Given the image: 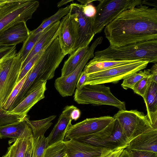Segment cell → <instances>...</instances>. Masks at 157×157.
<instances>
[{
	"label": "cell",
	"mask_w": 157,
	"mask_h": 157,
	"mask_svg": "<svg viewBox=\"0 0 157 157\" xmlns=\"http://www.w3.org/2000/svg\"><path fill=\"white\" fill-rule=\"evenodd\" d=\"M109 46L157 39V8L141 4L122 12L105 28Z\"/></svg>",
	"instance_id": "6da1fadb"
},
{
	"label": "cell",
	"mask_w": 157,
	"mask_h": 157,
	"mask_svg": "<svg viewBox=\"0 0 157 157\" xmlns=\"http://www.w3.org/2000/svg\"><path fill=\"white\" fill-rule=\"evenodd\" d=\"M93 59L108 60H143L157 62V39L138 42L120 47L109 46L98 50Z\"/></svg>",
	"instance_id": "7a4b0ae2"
},
{
	"label": "cell",
	"mask_w": 157,
	"mask_h": 157,
	"mask_svg": "<svg viewBox=\"0 0 157 157\" xmlns=\"http://www.w3.org/2000/svg\"><path fill=\"white\" fill-rule=\"evenodd\" d=\"M74 100L78 104L108 105L126 110L125 103L117 99L111 93L110 88L103 84H87L74 93Z\"/></svg>",
	"instance_id": "3957f363"
},
{
	"label": "cell",
	"mask_w": 157,
	"mask_h": 157,
	"mask_svg": "<svg viewBox=\"0 0 157 157\" xmlns=\"http://www.w3.org/2000/svg\"><path fill=\"white\" fill-rule=\"evenodd\" d=\"M39 6L35 0H13L0 9V34L11 26L32 18Z\"/></svg>",
	"instance_id": "277c9868"
},
{
	"label": "cell",
	"mask_w": 157,
	"mask_h": 157,
	"mask_svg": "<svg viewBox=\"0 0 157 157\" xmlns=\"http://www.w3.org/2000/svg\"><path fill=\"white\" fill-rule=\"evenodd\" d=\"M96 7L93 31L95 34L103 29L124 11L142 4V0H100Z\"/></svg>",
	"instance_id": "5b68a950"
},
{
	"label": "cell",
	"mask_w": 157,
	"mask_h": 157,
	"mask_svg": "<svg viewBox=\"0 0 157 157\" xmlns=\"http://www.w3.org/2000/svg\"><path fill=\"white\" fill-rule=\"evenodd\" d=\"M22 63L17 50L0 60V105L2 107L16 85Z\"/></svg>",
	"instance_id": "8992f818"
},
{
	"label": "cell",
	"mask_w": 157,
	"mask_h": 157,
	"mask_svg": "<svg viewBox=\"0 0 157 157\" xmlns=\"http://www.w3.org/2000/svg\"><path fill=\"white\" fill-rule=\"evenodd\" d=\"M73 140L94 146L109 149L126 147L129 142L118 121L115 119L105 128L97 133Z\"/></svg>",
	"instance_id": "52a82bcc"
},
{
	"label": "cell",
	"mask_w": 157,
	"mask_h": 157,
	"mask_svg": "<svg viewBox=\"0 0 157 157\" xmlns=\"http://www.w3.org/2000/svg\"><path fill=\"white\" fill-rule=\"evenodd\" d=\"M118 121L122 130L129 141L154 128L146 115L136 109L119 110L113 117Z\"/></svg>",
	"instance_id": "ba28073f"
},
{
	"label": "cell",
	"mask_w": 157,
	"mask_h": 157,
	"mask_svg": "<svg viewBox=\"0 0 157 157\" xmlns=\"http://www.w3.org/2000/svg\"><path fill=\"white\" fill-rule=\"evenodd\" d=\"M149 63L147 61L139 60L87 74L85 85L116 83L132 74L145 68Z\"/></svg>",
	"instance_id": "9c48e42d"
},
{
	"label": "cell",
	"mask_w": 157,
	"mask_h": 157,
	"mask_svg": "<svg viewBox=\"0 0 157 157\" xmlns=\"http://www.w3.org/2000/svg\"><path fill=\"white\" fill-rule=\"evenodd\" d=\"M102 36L98 37L89 47L84 59L76 68L68 75L60 76L55 80V88L62 97L71 96L74 93L77 82L81 72L88 60L94 57L95 49L102 43Z\"/></svg>",
	"instance_id": "30bf717a"
},
{
	"label": "cell",
	"mask_w": 157,
	"mask_h": 157,
	"mask_svg": "<svg viewBox=\"0 0 157 157\" xmlns=\"http://www.w3.org/2000/svg\"><path fill=\"white\" fill-rule=\"evenodd\" d=\"M77 18L70 10L69 13L60 21L58 36L61 51L65 56L72 52L78 38Z\"/></svg>",
	"instance_id": "8fae6325"
},
{
	"label": "cell",
	"mask_w": 157,
	"mask_h": 157,
	"mask_svg": "<svg viewBox=\"0 0 157 157\" xmlns=\"http://www.w3.org/2000/svg\"><path fill=\"white\" fill-rule=\"evenodd\" d=\"M114 120L113 117L104 116L86 118L73 125L71 124L66 132L64 141L97 133L105 128Z\"/></svg>",
	"instance_id": "7c38bea8"
},
{
	"label": "cell",
	"mask_w": 157,
	"mask_h": 157,
	"mask_svg": "<svg viewBox=\"0 0 157 157\" xmlns=\"http://www.w3.org/2000/svg\"><path fill=\"white\" fill-rule=\"evenodd\" d=\"M70 5L71 12L77 17L79 27L78 38L73 52L79 48L89 45L95 35L93 31L94 20L87 17L84 14L80 4L72 3Z\"/></svg>",
	"instance_id": "4fadbf2b"
},
{
	"label": "cell",
	"mask_w": 157,
	"mask_h": 157,
	"mask_svg": "<svg viewBox=\"0 0 157 157\" xmlns=\"http://www.w3.org/2000/svg\"><path fill=\"white\" fill-rule=\"evenodd\" d=\"M49 51V48L48 46L28 72L27 76L16 97L12 110L27 97L30 90L33 87L36 80L41 72L47 60Z\"/></svg>",
	"instance_id": "5bb4252c"
},
{
	"label": "cell",
	"mask_w": 157,
	"mask_h": 157,
	"mask_svg": "<svg viewBox=\"0 0 157 157\" xmlns=\"http://www.w3.org/2000/svg\"><path fill=\"white\" fill-rule=\"evenodd\" d=\"M47 81L40 80L37 82L30 90L27 97L10 113L27 116L31 109L37 102L45 97Z\"/></svg>",
	"instance_id": "9a60e30c"
},
{
	"label": "cell",
	"mask_w": 157,
	"mask_h": 157,
	"mask_svg": "<svg viewBox=\"0 0 157 157\" xmlns=\"http://www.w3.org/2000/svg\"><path fill=\"white\" fill-rule=\"evenodd\" d=\"M30 33L26 22H19L0 34V47L16 46L23 43L29 36Z\"/></svg>",
	"instance_id": "2e32d148"
},
{
	"label": "cell",
	"mask_w": 157,
	"mask_h": 157,
	"mask_svg": "<svg viewBox=\"0 0 157 157\" xmlns=\"http://www.w3.org/2000/svg\"><path fill=\"white\" fill-rule=\"evenodd\" d=\"M60 21L48 26L42 32L27 57L22 63L21 70L36 55L46 48L58 36Z\"/></svg>",
	"instance_id": "e0dca14e"
},
{
	"label": "cell",
	"mask_w": 157,
	"mask_h": 157,
	"mask_svg": "<svg viewBox=\"0 0 157 157\" xmlns=\"http://www.w3.org/2000/svg\"><path fill=\"white\" fill-rule=\"evenodd\" d=\"M75 107L73 105H67L64 108L57 122L47 137L48 146L59 141H64L66 132L71 124V113Z\"/></svg>",
	"instance_id": "ac0fdd59"
},
{
	"label": "cell",
	"mask_w": 157,
	"mask_h": 157,
	"mask_svg": "<svg viewBox=\"0 0 157 157\" xmlns=\"http://www.w3.org/2000/svg\"><path fill=\"white\" fill-rule=\"evenodd\" d=\"M64 142L66 146L65 157H99L104 148L73 139Z\"/></svg>",
	"instance_id": "d6986e66"
},
{
	"label": "cell",
	"mask_w": 157,
	"mask_h": 157,
	"mask_svg": "<svg viewBox=\"0 0 157 157\" xmlns=\"http://www.w3.org/2000/svg\"><path fill=\"white\" fill-rule=\"evenodd\" d=\"M128 150H141L157 153V129L144 133L130 141L125 148Z\"/></svg>",
	"instance_id": "ffe728a7"
},
{
	"label": "cell",
	"mask_w": 157,
	"mask_h": 157,
	"mask_svg": "<svg viewBox=\"0 0 157 157\" xmlns=\"http://www.w3.org/2000/svg\"><path fill=\"white\" fill-rule=\"evenodd\" d=\"M33 140L32 130L28 125L20 136L9 141L12 145L8 148L10 157H25L26 152Z\"/></svg>",
	"instance_id": "44dd1931"
},
{
	"label": "cell",
	"mask_w": 157,
	"mask_h": 157,
	"mask_svg": "<svg viewBox=\"0 0 157 157\" xmlns=\"http://www.w3.org/2000/svg\"><path fill=\"white\" fill-rule=\"evenodd\" d=\"M147 114L151 125L157 129V83L152 81L145 99Z\"/></svg>",
	"instance_id": "7402d4cb"
},
{
	"label": "cell",
	"mask_w": 157,
	"mask_h": 157,
	"mask_svg": "<svg viewBox=\"0 0 157 157\" xmlns=\"http://www.w3.org/2000/svg\"><path fill=\"white\" fill-rule=\"evenodd\" d=\"M138 61L139 60H108L93 59L86 63L83 71L89 74Z\"/></svg>",
	"instance_id": "603a6c76"
},
{
	"label": "cell",
	"mask_w": 157,
	"mask_h": 157,
	"mask_svg": "<svg viewBox=\"0 0 157 157\" xmlns=\"http://www.w3.org/2000/svg\"><path fill=\"white\" fill-rule=\"evenodd\" d=\"M89 47L87 45L79 48L70 55L61 69V77L68 75L76 68L84 59Z\"/></svg>",
	"instance_id": "cb8c5ba5"
},
{
	"label": "cell",
	"mask_w": 157,
	"mask_h": 157,
	"mask_svg": "<svg viewBox=\"0 0 157 157\" xmlns=\"http://www.w3.org/2000/svg\"><path fill=\"white\" fill-rule=\"evenodd\" d=\"M56 117V115H53L43 119L31 121L26 116L24 120L32 130L33 139H35L44 136L46 131L52 125V121Z\"/></svg>",
	"instance_id": "d4e9b609"
},
{
	"label": "cell",
	"mask_w": 157,
	"mask_h": 157,
	"mask_svg": "<svg viewBox=\"0 0 157 157\" xmlns=\"http://www.w3.org/2000/svg\"><path fill=\"white\" fill-rule=\"evenodd\" d=\"M28 125L25 120L10 124L0 126V139L18 138Z\"/></svg>",
	"instance_id": "484cf974"
},
{
	"label": "cell",
	"mask_w": 157,
	"mask_h": 157,
	"mask_svg": "<svg viewBox=\"0 0 157 157\" xmlns=\"http://www.w3.org/2000/svg\"><path fill=\"white\" fill-rule=\"evenodd\" d=\"M70 5H67L64 8H60L54 15L44 20L40 25L36 29L30 31V33L35 35L44 30L51 24L60 21V19L68 14L71 10Z\"/></svg>",
	"instance_id": "4316f807"
},
{
	"label": "cell",
	"mask_w": 157,
	"mask_h": 157,
	"mask_svg": "<svg viewBox=\"0 0 157 157\" xmlns=\"http://www.w3.org/2000/svg\"><path fill=\"white\" fill-rule=\"evenodd\" d=\"M151 75L149 69L140 71L123 79L121 86L125 90L132 89L133 86L141 79Z\"/></svg>",
	"instance_id": "83f0119b"
},
{
	"label": "cell",
	"mask_w": 157,
	"mask_h": 157,
	"mask_svg": "<svg viewBox=\"0 0 157 157\" xmlns=\"http://www.w3.org/2000/svg\"><path fill=\"white\" fill-rule=\"evenodd\" d=\"M66 146L64 141L53 144L46 148L43 157H65Z\"/></svg>",
	"instance_id": "f1b7e54d"
},
{
	"label": "cell",
	"mask_w": 157,
	"mask_h": 157,
	"mask_svg": "<svg viewBox=\"0 0 157 157\" xmlns=\"http://www.w3.org/2000/svg\"><path fill=\"white\" fill-rule=\"evenodd\" d=\"M27 116L10 113L0 105V126L23 121Z\"/></svg>",
	"instance_id": "f546056e"
},
{
	"label": "cell",
	"mask_w": 157,
	"mask_h": 157,
	"mask_svg": "<svg viewBox=\"0 0 157 157\" xmlns=\"http://www.w3.org/2000/svg\"><path fill=\"white\" fill-rule=\"evenodd\" d=\"M42 32L35 35L30 33L28 38L23 43L22 48L18 52L21 56L22 63L32 49Z\"/></svg>",
	"instance_id": "4dcf8cb0"
},
{
	"label": "cell",
	"mask_w": 157,
	"mask_h": 157,
	"mask_svg": "<svg viewBox=\"0 0 157 157\" xmlns=\"http://www.w3.org/2000/svg\"><path fill=\"white\" fill-rule=\"evenodd\" d=\"M48 146L47 138L44 136L33 139L31 157H43L44 151Z\"/></svg>",
	"instance_id": "1f68e13d"
},
{
	"label": "cell",
	"mask_w": 157,
	"mask_h": 157,
	"mask_svg": "<svg viewBox=\"0 0 157 157\" xmlns=\"http://www.w3.org/2000/svg\"><path fill=\"white\" fill-rule=\"evenodd\" d=\"M152 81L153 78L152 75L144 78L136 83L132 89L135 93L142 97L144 100Z\"/></svg>",
	"instance_id": "d6a6232c"
},
{
	"label": "cell",
	"mask_w": 157,
	"mask_h": 157,
	"mask_svg": "<svg viewBox=\"0 0 157 157\" xmlns=\"http://www.w3.org/2000/svg\"><path fill=\"white\" fill-rule=\"evenodd\" d=\"M28 74V73L16 85L7 100L2 107L4 109L9 111H10L12 110V107L16 97L21 88Z\"/></svg>",
	"instance_id": "836d02e7"
},
{
	"label": "cell",
	"mask_w": 157,
	"mask_h": 157,
	"mask_svg": "<svg viewBox=\"0 0 157 157\" xmlns=\"http://www.w3.org/2000/svg\"><path fill=\"white\" fill-rule=\"evenodd\" d=\"M45 49L41 51L34 56L21 70L16 81V84L21 80L31 69L36 61L42 55Z\"/></svg>",
	"instance_id": "e575fe53"
},
{
	"label": "cell",
	"mask_w": 157,
	"mask_h": 157,
	"mask_svg": "<svg viewBox=\"0 0 157 157\" xmlns=\"http://www.w3.org/2000/svg\"><path fill=\"white\" fill-rule=\"evenodd\" d=\"M126 148L123 147L112 149L103 148L99 157H119Z\"/></svg>",
	"instance_id": "d590c367"
},
{
	"label": "cell",
	"mask_w": 157,
	"mask_h": 157,
	"mask_svg": "<svg viewBox=\"0 0 157 157\" xmlns=\"http://www.w3.org/2000/svg\"><path fill=\"white\" fill-rule=\"evenodd\" d=\"M81 6L84 14L87 17L94 20L97 12L96 7L93 5L92 3L81 5Z\"/></svg>",
	"instance_id": "8d00e7d4"
},
{
	"label": "cell",
	"mask_w": 157,
	"mask_h": 157,
	"mask_svg": "<svg viewBox=\"0 0 157 157\" xmlns=\"http://www.w3.org/2000/svg\"><path fill=\"white\" fill-rule=\"evenodd\" d=\"M127 150L131 157H157V153L151 151L141 150Z\"/></svg>",
	"instance_id": "74e56055"
},
{
	"label": "cell",
	"mask_w": 157,
	"mask_h": 157,
	"mask_svg": "<svg viewBox=\"0 0 157 157\" xmlns=\"http://www.w3.org/2000/svg\"><path fill=\"white\" fill-rule=\"evenodd\" d=\"M16 46L0 47V60L5 56L16 51Z\"/></svg>",
	"instance_id": "f35d334b"
},
{
	"label": "cell",
	"mask_w": 157,
	"mask_h": 157,
	"mask_svg": "<svg viewBox=\"0 0 157 157\" xmlns=\"http://www.w3.org/2000/svg\"><path fill=\"white\" fill-rule=\"evenodd\" d=\"M87 78V74L82 71L78 80L76 85V89H79L85 85Z\"/></svg>",
	"instance_id": "ab89813d"
},
{
	"label": "cell",
	"mask_w": 157,
	"mask_h": 157,
	"mask_svg": "<svg viewBox=\"0 0 157 157\" xmlns=\"http://www.w3.org/2000/svg\"><path fill=\"white\" fill-rule=\"evenodd\" d=\"M150 73L153 77V81L157 83V63L149 69Z\"/></svg>",
	"instance_id": "60d3db41"
},
{
	"label": "cell",
	"mask_w": 157,
	"mask_h": 157,
	"mask_svg": "<svg viewBox=\"0 0 157 157\" xmlns=\"http://www.w3.org/2000/svg\"><path fill=\"white\" fill-rule=\"evenodd\" d=\"M81 112L80 110L76 107L73 110L71 114V120L76 121L80 117Z\"/></svg>",
	"instance_id": "b9f144b4"
},
{
	"label": "cell",
	"mask_w": 157,
	"mask_h": 157,
	"mask_svg": "<svg viewBox=\"0 0 157 157\" xmlns=\"http://www.w3.org/2000/svg\"><path fill=\"white\" fill-rule=\"evenodd\" d=\"M142 4L145 5H148L157 8V2H155V1L153 2H150L149 1L144 0H142Z\"/></svg>",
	"instance_id": "7bdbcfd3"
},
{
	"label": "cell",
	"mask_w": 157,
	"mask_h": 157,
	"mask_svg": "<svg viewBox=\"0 0 157 157\" xmlns=\"http://www.w3.org/2000/svg\"><path fill=\"white\" fill-rule=\"evenodd\" d=\"M33 141L28 148L25 157H31L33 150Z\"/></svg>",
	"instance_id": "ee69618b"
},
{
	"label": "cell",
	"mask_w": 157,
	"mask_h": 157,
	"mask_svg": "<svg viewBox=\"0 0 157 157\" xmlns=\"http://www.w3.org/2000/svg\"><path fill=\"white\" fill-rule=\"evenodd\" d=\"M73 0H63L57 3V7H59L64 5H66L68 3L73 2Z\"/></svg>",
	"instance_id": "f6af8a7d"
},
{
	"label": "cell",
	"mask_w": 157,
	"mask_h": 157,
	"mask_svg": "<svg viewBox=\"0 0 157 157\" xmlns=\"http://www.w3.org/2000/svg\"><path fill=\"white\" fill-rule=\"evenodd\" d=\"M13 0H0V9L6 4L11 2Z\"/></svg>",
	"instance_id": "bcb514c9"
},
{
	"label": "cell",
	"mask_w": 157,
	"mask_h": 157,
	"mask_svg": "<svg viewBox=\"0 0 157 157\" xmlns=\"http://www.w3.org/2000/svg\"><path fill=\"white\" fill-rule=\"evenodd\" d=\"M119 157H131L128 150L125 148Z\"/></svg>",
	"instance_id": "7dc6e473"
},
{
	"label": "cell",
	"mask_w": 157,
	"mask_h": 157,
	"mask_svg": "<svg viewBox=\"0 0 157 157\" xmlns=\"http://www.w3.org/2000/svg\"><path fill=\"white\" fill-rule=\"evenodd\" d=\"M78 1L80 3L81 5H85L89 3H92L94 0H78Z\"/></svg>",
	"instance_id": "c3c4849f"
},
{
	"label": "cell",
	"mask_w": 157,
	"mask_h": 157,
	"mask_svg": "<svg viewBox=\"0 0 157 157\" xmlns=\"http://www.w3.org/2000/svg\"><path fill=\"white\" fill-rule=\"evenodd\" d=\"M10 152L9 150L8 149L6 153L2 157H10Z\"/></svg>",
	"instance_id": "681fc988"
},
{
	"label": "cell",
	"mask_w": 157,
	"mask_h": 157,
	"mask_svg": "<svg viewBox=\"0 0 157 157\" xmlns=\"http://www.w3.org/2000/svg\"></svg>",
	"instance_id": "f907efd6"
}]
</instances>
